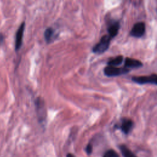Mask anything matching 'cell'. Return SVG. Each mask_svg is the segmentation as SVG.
Here are the masks:
<instances>
[{
  "label": "cell",
  "mask_w": 157,
  "mask_h": 157,
  "mask_svg": "<svg viewBox=\"0 0 157 157\" xmlns=\"http://www.w3.org/2000/svg\"><path fill=\"white\" fill-rule=\"evenodd\" d=\"M25 22L21 23L20 27L18 28L15 36V48L16 51L19 50L22 45L23 42V37L25 31Z\"/></svg>",
  "instance_id": "obj_5"
},
{
  "label": "cell",
  "mask_w": 157,
  "mask_h": 157,
  "mask_svg": "<svg viewBox=\"0 0 157 157\" xmlns=\"http://www.w3.org/2000/svg\"><path fill=\"white\" fill-rule=\"evenodd\" d=\"M86 152L88 155H90L92 153V151H93V146L91 144H88L86 147Z\"/></svg>",
  "instance_id": "obj_14"
},
{
  "label": "cell",
  "mask_w": 157,
  "mask_h": 157,
  "mask_svg": "<svg viewBox=\"0 0 157 157\" xmlns=\"http://www.w3.org/2000/svg\"><path fill=\"white\" fill-rule=\"evenodd\" d=\"M120 151L124 157H137L136 155L132 153L126 146L121 145L120 146Z\"/></svg>",
  "instance_id": "obj_11"
},
{
  "label": "cell",
  "mask_w": 157,
  "mask_h": 157,
  "mask_svg": "<svg viewBox=\"0 0 157 157\" xmlns=\"http://www.w3.org/2000/svg\"><path fill=\"white\" fill-rule=\"evenodd\" d=\"M132 80L139 84L151 83L157 85V75L151 74L148 76H135L132 77Z\"/></svg>",
  "instance_id": "obj_4"
},
{
  "label": "cell",
  "mask_w": 157,
  "mask_h": 157,
  "mask_svg": "<svg viewBox=\"0 0 157 157\" xmlns=\"http://www.w3.org/2000/svg\"><path fill=\"white\" fill-rule=\"evenodd\" d=\"M4 35L2 34H0V45L2 44V42L4 41Z\"/></svg>",
  "instance_id": "obj_15"
},
{
  "label": "cell",
  "mask_w": 157,
  "mask_h": 157,
  "mask_svg": "<svg viewBox=\"0 0 157 157\" xmlns=\"http://www.w3.org/2000/svg\"><path fill=\"white\" fill-rule=\"evenodd\" d=\"M111 39L109 35L103 36L99 42L93 47V52L96 54H101L105 52L109 47Z\"/></svg>",
  "instance_id": "obj_1"
},
{
  "label": "cell",
  "mask_w": 157,
  "mask_h": 157,
  "mask_svg": "<svg viewBox=\"0 0 157 157\" xmlns=\"http://www.w3.org/2000/svg\"><path fill=\"white\" fill-rule=\"evenodd\" d=\"M118 29H119V23L118 22H115L111 24L107 29L108 33H109L108 35L111 38L114 37L117 34L118 32Z\"/></svg>",
  "instance_id": "obj_10"
},
{
  "label": "cell",
  "mask_w": 157,
  "mask_h": 157,
  "mask_svg": "<svg viewBox=\"0 0 157 157\" xmlns=\"http://www.w3.org/2000/svg\"><path fill=\"white\" fill-rule=\"evenodd\" d=\"M35 107L38 120L40 122H43L46 118L47 112L44 102L40 98H36L35 101Z\"/></svg>",
  "instance_id": "obj_2"
},
{
  "label": "cell",
  "mask_w": 157,
  "mask_h": 157,
  "mask_svg": "<svg viewBox=\"0 0 157 157\" xmlns=\"http://www.w3.org/2000/svg\"><path fill=\"white\" fill-rule=\"evenodd\" d=\"M122 62H123V56L120 55V56H118L116 58L110 60L107 63V64H108V66L115 67L116 66L121 64L122 63Z\"/></svg>",
  "instance_id": "obj_12"
},
{
  "label": "cell",
  "mask_w": 157,
  "mask_h": 157,
  "mask_svg": "<svg viewBox=\"0 0 157 157\" xmlns=\"http://www.w3.org/2000/svg\"><path fill=\"white\" fill-rule=\"evenodd\" d=\"M66 157H75V156H74L72 154H71V153H68V154L67 155Z\"/></svg>",
  "instance_id": "obj_16"
},
{
  "label": "cell",
  "mask_w": 157,
  "mask_h": 157,
  "mask_svg": "<svg viewBox=\"0 0 157 157\" xmlns=\"http://www.w3.org/2000/svg\"><path fill=\"white\" fill-rule=\"evenodd\" d=\"M129 70L127 68H118L114 66H108L104 69V74L108 77H114L124 74L128 72Z\"/></svg>",
  "instance_id": "obj_3"
},
{
  "label": "cell",
  "mask_w": 157,
  "mask_h": 157,
  "mask_svg": "<svg viewBox=\"0 0 157 157\" xmlns=\"http://www.w3.org/2000/svg\"><path fill=\"white\" fill-rule=\"evenodd\" d=\"M125 68H138L142 66V63L137 59L126 58L124 61Z\"/></svg>",
  "instance_id": "obj_7"
},
{
  "label": "cell",
  "mask_w": 157,
  "mask_h": 157,
  "mask_svg": "<svg viewBox=\"0 0 157 157\" xmlns=\"http://www.w3.org/2000/svg\"><path fill=\"white\" fill-rule=\"evenodd\" d=\"M103 157H119V155L115 150L110 149L105 152Z\"/></svg>",
  "instance_id": "obj_13"
},
{
  "label": "cell",
  "mask_w": 157,
  "mask_h": 157,
  "mask_svg": "<svg viewBox=\"0 0 157 157\" xmlns=\"http://www.w3.org/2000/svg\"><path fill=\"white\" fill-rule=\"evenodd\" d=\"M56 37L55 31L52 28H47L44 32V38L47 43L52 42Z\"/></svg>",
  "instance_id": "obj_9"
},
{
  "label": "cell",
  "mask_w": 157,
  "mask_h": 157,
  "mask_svg": "<svg viewBox=\"0 0 157 157\" xmlns=\"http://www.w3.org/2000/svg\"><path fill=\"white\" fill-rule=\"evenodd\" d=\"M133 123L129 119H124L120 126V129L125 134H128L132 128Z\"/></svg>",
  "instance_id": "obj_8"
},
{
  "label": "cell",
  "mask_w": 157,
  "mask_h": 157,
  "mask_svg": "<svg viewBox=\"0 0 157 157\" xmlns=\"http://www.w3.org/2000/svg\"><path fill=\"white\" fill-rule=\"evenodd\" d=\"M145 31V26L143 22H138L132 27L130 34L135 37H142Z\"/></svg>",
  "instance_id": "obj_6"
}]
</instances>
